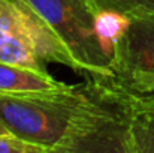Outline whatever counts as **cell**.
Instances as JSON below:
<instances>
[{
  "label": "cell",
  "instance_id": "cell-1",
  "mask_svg": "<svg viewBox=\"0 0 154 153\" xmlns=\"http://www.w3.org/2000/svg\"><path fill=\"white\" fill-rule=\"evenodd\" d=\"M27 2L72 56L78 71L112 78V39L124 18L102 17L90 0Z\"/></svg>",
  "mask_w": 154,
  "mask_h": 153
},
{
  "label": "cell",
  "instance_id": "cell-2",
  "mask_svg": "<svg viewBox=\"0 0 154 153\" xmlns=\"http://www.w3.org/2000/svg\"><path fill=\"white\" fill-rule=\"evenodd\" d=\"M90 81L45 92H0V123L26 141L57 149L88 99Z\"/></svg>",
  "mask_w": 154,
  "mask_h": 153
},
{
  "label": "cell",
  "instance_id": "cell-3",
  "mask_svg": "<svg viewBox=\"0 0 154 153\" xmlns=\"http://www.w3.org/2000/svg\"><path fill=\"white\" fill-rule=\"evenodd\" d=\"M88 81V99L52 153H130L129 123L138 95L109 77Z\"/></svg>",
  "mask_w": 154,
  "mask_h": 153
},
{
  "label": "cell",
  "instance_id": "cell-4",
  "mask_svg": "<svg viewBox=\"0 0 154 153\" xmlns=\"http://www.w3.org/2000/svg\"><path fill=\"white\" fill-rule=\"evenodd\" d=\"M112 80L136 95H154V12L124 18L112 39Z\"/></svg>",
  "mask_w": 154,
  "mask_h": 153
},
{
  "label": "cell",
  "instance_id": "cell-5",
  "mask_svg": "<svg viewBox=\"0 0 154 153\" xmlns=\"http://www.w3.org/2000/svg\"><path fill=\"white\" fill-rule=\"evenodd\" d=\"M0 62L47 71V60L30 27L21 14L5 0H0Z\"/></svg>",
  "mask_w": 154,
  "mask_h": 153
},
{
  "label": "cell",
  "instance_id": "cell-6",
  "mask_svg": "<svg viewBox=\"0 0 154 153\" xmlns=\"http://www.w3.org/2000/svg\"><path fill=\"white\" fill-rule=\"evenodd\" d=\"M5 2L12 5L21 14V17L24 18V21L30 27L33 36L36 38V41L39 44V48H41L47 62L61 63V65H66V66L78 71L76 63L73 62L72 56L63 47V44L55 38V35L44 23V20L35 12V9L30 6V3L27 0H5Z\"/></svg>",
  "mask_w": 154,
  "mask_h": 153
},
{
  "label": "cell",
  "instance_id": "cell-7",
  "mask_svg": "<svg viewBox=\"0 0 154 153\" xmlns=\"http://www.w3.org/2000/svg\"><path fill=\"white\" fill-rule=\"evenodd\" d=\"M64 87L67 84L55 80L47 71L0 62V92H45Z\"/></svg>",
  "mask_w": 154,
  "mask_h": 153
},
{
  "label": "cell",
  "instance_id": "cell-8",
  "mask_svg": "<svg viewBox=\"0 0 154 153\" xmlns=\"http://www.w3.org/2000/svg\"><path fill=\"white\" fill-rule=\"evenodd\" d=\"M130 153H154V95H138L129 123Z\"/></svg>",
  "mask_w": 154,
  "mask_h": 153
},
{
  "label": "cell",
  "instance_id": "cell-9",
  "mask_svg": "<svg viewBox=\"0 0 154 153\" xmlns=\"http://www.w3.org/2000/svg\"><path fill=\"white\" fill-rule=\"evenodd\" d=\"M94 9L102 15L130 18L135 15L154 12V0H90Z\"/></svg>",
  "mask_w": 154,
  "mask_h": 153
},
{
  "label": "cell",
  "instance_id": "cell-10",
  "mask_svg": "<svg viewBox=\"0 0 154 153\" xmlns=\"http://www.w3.org/2000/svg\"><path fill=\"white\" fill-rule=\"evenodd\" d=\"M0 153H52V150L12 134H0Z\"/></svg>",
  "mask_w": 154,
  "mask_h": 153
},
{
  "label": "cell",
  "instance_id": "cell-11",
  "mask_svg": "<svg viewBox=\"0 0 154 153\" xmlns=\"http://www.w3.org/2000/svg\"><path fill=\"white\" fill-rule=\"evenodd\" d=\"M0 134H9V132L6 131V128H5L2 123H0Z\"/></svg>",
  "mask_w": 154,
  "mask_h": 153
}]
</instances>
